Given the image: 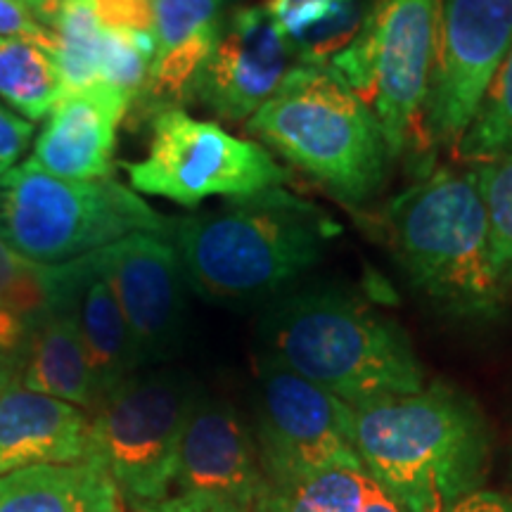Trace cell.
Masks as SVG:
<instances>
[{"label": "cell", "instance_id": "4", "mask_svg": "<svg viewBox=\"0 0 512 512\" xmlns=\"http://www.w3.org/2000/svg\"><path fill=\"white\" fill-rule=\"evenodd\" d=\"M384 226L411 283L441 311L467 320H494L505 311L510 299L491 264L477 166L432 169L389 200Z\"/></svg>", "mask_w": 512, "mask_h": 512}, {"label": "cell", "instance_id": "19", "mask_svg": "<svg viewBox=\"0 0 512 512\" xmlns=\"http://www.w3.org/2000/svg\"><path fill=\"white\" fill-rule=\"evenodd\" d=\"M121 496L98 460L34 465L0 477V512H119Z\"/></svg>", "mask_w": 512, "mask_h": 512}, {"label": "cell", "instance_id": "28", "mask_svg": "<svg viewBox=\"0 0 512 512\" xmlns=\"http://www.w3.org/2000/svg\"><path fill=\"white\" fill-rule=\"evenodd\" d=\"M223 3L226 0H155V57L214 24Z\"/></svg>", "mask_w": 512, "mask_h": 512}, {"label": "cell", "instance_id": "35", "mask_svg": "<svg viewBox=\"0 0 512 512\" xmlns=\"http://www.w3.org/2000/svg\"><path fill=\"white\" fill-rule=\"evenodd\" d=\"M17 3H22L24 8L38 19V22H43L46 27H50V24L55 22L57 12L62 10V5L67 3V0H17Z\"/></svg>", "mask_w": 512, "mask_h": 512}, {"label": "cell", "instance_id": "11", "mask_svg": "<svg viewBox=\"0 0 512 512\" xmlns=\"http://www.w3.org/2000/svg\"><path fill=\"white\" fill-rule=\"evenodd\" d=\"M437 43L425 133L430 150L453 152L512 43V0H434Z\"/></svg>", "mask_w": 512, "mask_h": 512}, {"label": "cell", "instance_id": "6", "mask_svg": "<svg viewBox=\"0 0 512 512\" xmlns=\"http://www.w3.org/2000/svg\"><path fill=\"white\" fill-rule=\"evenodd\" d=\"M171 223L112 178L67 181L31 162L0 176V238L41 266H62L133 233H169Z\"/></svg>", "mask_w": 512, "mask_h": 512}, {"label": "cell", "instance_id": "21", "mask_svg": "<svg viewBox=\"0 0 512 512\" xmlns=\"http://www.w3.org/2000/svg\"><path fill=\"white\" fill-rule=\"evenodd\" d=\"M252 512H403L366 470L337 467L268 482Z\"/></svg>", "mask_w": 512, "mask_h": 512}, {"label": "cell", "instance_id": "36", "mask_svg": "<svg viewBox=\"0 0 512 512\" xmlns=\"http://www.w3.org/2000/svg\"><path fill=\"white\" fill-rule=\"evenodd\" d=\"M15 380H17V366H15V363L0 361V396H3L5 389H8Z\"/></svg>", "mask_w": 512, "mask_h": 512}, {"label": "cell", "instance_id": "32", "mask_svg": "<svg viewBox=\"0 0 512 512\" xmlns=\"http://www.w3.org/2000/svg\"><path fill=\"white\" fill-rule=\"evenodd\" d=\"M31 325L15 313L0 309V361L15 363L19 368L24 347H27Z\"/></svg>", "mask_w": 512, "mask_h": 512}, {"label": "cell", "instance_id": "10", "mask_svg": "<svg viewBox=\"0 0 512 512\" xmlns=\"http://www.w3.org/2000/svg\"><path fill=\"white\" fill-rule=\"evenodd\" d=\"M254 439L268 482L337 467L363 470L354 444V408L264 358L256 382Z\"/></svg>", "mask_w": 512, "mask_h": 512}, {"label": "cell", "instance_id": "22", "mask_svg": "<svg viewBox=\"0 0 512 512\" xmlns=\"http://www.w3.org/2000/svg\"><path fill=\"white\" fill-rule=\"evenodd\" d=\"M64 95L53 53L29 38H0V102L24 119L48 117Z\"/></svg>", "mask_w": 512, "mask_h": 512}, {"label": "cell", "instance_id": "13", "mask_svg": "<svg viewBox=\"0 0 512 512\" xmlns=\"http://www.w3.org/2000/svg\"><path fill=\"white\" fill-rule=\"evenodd\" d=\"M297 64L264 5H245L223 24L195 95L216 117L247 124L280 91Z\"/></svg>", "mask_w": 512, "mask_h": 512}, {"label": "cell", "instance_id": "38", "mask_svg": "<svg viewBox=\"0 0 512 512\" xmlns=\"http://www.w3.org/2000/svg\"><path fill=\"white\" fill-rule=\"evenodd\" d=\"M119 512H124V510H119Z\"/></svg>", "mask_w": 512, "mask_h": 512}, {"label": "cell", "instance_id": "29", "mask_svg": "<svg viewBox=\"0 0 512 512\" xmlns=\"http://www.w3.org/2000/svg\"><path fill=\"white\" fill-rule=\"evenodd\" d=\"M91 8L107 31L152 34L155 29V0H91Z\"/></svg>", "mask_w": 512, "mask_h": 512}, {"label": "cell", "instance_id": "16", "mask_svg": "<svg viewBox=\"0 0 512 512\" xmlns=\"http://www.w3.org/2000/svg\"><path fill=\"white\" fill-rule=\"evenodd\" d=\"M55 306L72 318L79 332L98 399L143 370L136 342L95 252L55 266Z\"/></svg>", "mask_w": 512, "mask_h": 512}, {"label": "cell", "instance_id": "15", "mask_svg": "<svg viewBox=\"0 0 512 512\" xmlns=\"http://www.w3.org/2000/svg\"><path fill=\"white\" fill-rule=\"evenodd\" d=\"M131 100L107 83L64 93L34 143V162L50 176L67 181L110 178L117 128Z\"/></svg>", "mask_w": 512, "mask_h": 512}, {"label": "cell", "instance_id": "17", "mask_svg": "<svg viewBox=\"0 0 512 512\" xmlns=\"http://www.w3.org/2000/svg\"><path fill=\"white\" fill-rule=\"evenodd\" d=\"M83 460H91V413L12 382L0 396V477Z\"/></svg>", "mask_w": 512, "mask_h": 512}, {"label": "cell", "instance_id": "20", "mask_svg": "<svg viewBox=\"0 0 512 512\" xmlns=\"http://www.w3.org/2000/svg\"><path fill=\"white\" fill-rule=\"evenodd\" d=\"M375 0H264L299 64L325 67L358 36Z\"/></svg>", "mask_w": 512, "mask_h": 512}, {"label": "cell", "instance_id": "30", "mask_svg": "<svg viewBox=\"0 0 512 512\" xmlns=\"http://www.w3.org/2000/svg\"><path fill=\"white\" fill-rule=\"evenodd\" d=\"M0 38H29L53 53V29L31 15L17 0H0Z\"/></svg>", "mask_w": 512, "mask_h": 512}, {"label": "cell", "instance_id": "2", "mask_svg": "<svg viewBox=\"0 0 512 512\" xmlns=\"http://www.w3.org/2000/svg\"><path fill=\"white\" fill-rule=\"evenodd\" d=\"M363 470L403 512H451L482 491L491 432L477 401L448 382L354 408Z\"/></svg>", "mask_w": 512, "mask_h": 512}, {"label": "cell", "instance_id": "26", "mask_svg": "<svg viewBox=\"0 0 512 512\" xmlns=\"http://www.w3.org/2000/svg\"><path fill=\"white\" fill-rule=\"evenodd\" d=\"M489 216L491 264L503 292L512 297V157L477 166Z\"/></svg>", "mask_w": 512, "mask_h": 512}, {"label": "cell", "instance_id": "34", "mask_svg": "<svg viewBox=\"0 0 512 512\" xmlns=\"http://www.w3.org/2000/svg\"><path fill=\"white\" fill-rule=\"evenodd\" d=\"M451 512H512V494L477 491L460 501Z\"/></svg>", "mask_w": 512, "mask_h": 512}, {"label": "cell", "instance_id": "14", "mask_svg": "<svg viewBox=\"0 0 512 512\" xmlns=\"http://www.w3.org/2000/svg\"><path fill=\"white\" fill-rule=\"evenodd\" d=\"M266 486L256 439L238 408L219 396L197 394L178 446L176 494L219 498L252 512Z\"/></svg>", "mask_w": 512, "mask_h": 512}, {"label": "cell", "instance_id": "37", "mask_svg": "<svg viewBox=\"0 0 512 512\" xmlns=\"http://www.w3.org/2000/svg\"><path fill=\"white\" fill-rule=\"evenodd\" d=\"M10 169V166H5V164H0V176H3L5 174V171H8Z\"/></svg>", "mask_w": 512, "mask_h": 512}, {"label": "cell", "instance_id": "8", "mask_svg": "<svg viewBox=\"0 0 512 512\" xmlns=\"http://www.w3.org/2000/svg\"><path fill=\"white\" fill-rule=\"evenodd\" d=\"M202 389L174 368H143L91 411V460L105 467L121 501L140 512L174 491L178 446Z\"/></svg>", "mask_w": 512, "mask_h": 512}, {"label": "cell", "instance_id": "9", "mask_svg": "<svg viewBox=\"0 0 512 512\" xmlns=\"http://www.w3.org/2000/svg\"><path fill=\"white\" fill-rule=\"evenodd\" d=\"M133 192L197 207L207 197H247L283 188L290 171L256 140L238 138L216 121L190 117L181 107L162 110L140 162L126 164Z\"/></svg>", "mask_w": 512, "mask_h": 512}, {"label": "cell", "instance_id": "31", "mask_svg": "<svg viewBox=\"0 0 512 512\" xmlns=\"http://www.w3.org/2000/svg\"><path fill=\"white\" fill-rule=\"evenodd\" d=\"M34 138V124L0 102V164L12 166Z\"/></svg>", "mask_w": 512, "mask_h": 512}, {"label": "cell", "instance_id": "3", "mask_svg": "<svg viewBox=\"0 0 512 512\" xmlns=\"http://www.w3.org/2000/svg\"><path fill=\"white\" fill-rule=\"evenodd\" d=\"M261 356L349 403L413 394L425 373L406 330L337 285L283 292L259 320Z\"/></svg>", "mask_w": 512, "mask_h": 512}, {"label": "cell", "instance_id": "27", "mask_svg": "<svg viewBox=\"0 0 512 512\" xmlns=\"http://www.w3.org/2000/svg\"><path fill=\"white\" fill-rule=\"evenodd\" d=\"M155 34L136 31H107L102 38L100 81L117 88L128 100L138 98L143 91L150 64L155 60Z\"/></svg>", "mask_w": 512, "mask_h": 512}, {"label": "cell", "instance_id": "18", "mask_svg": "<svg viewBox=\"0 0 512 512\" xmlns=\"http://www.w3.org/2000/svg\"><path fill=\"white\" fill-rule=\"evenodd\" d=\"M17 382L27 392L67 401L88 413L98 406V387L79 332L60 306L31 325Z\"/></svg>", "mask_w": 512, "mask_h": 512}, {"label": "cell", "instance_id": "25", "mask_svg": "<svg viewBox=\"0 0 512 512\" xmlns=\"http://www.w3.org/2000/svg\"><path fill=\"white\" fill-rule=\"evenodd\" d=\"M55 306V266H41L17 254L0 238V309L29 325Z\"/></svg>", "mask_w": 512, "mask_h": 512}, {"label": "cell", "instance_id": "1", "mask_svg": "<svg viewBox=\"0 0 512 512\" xmlns=\"http://www.w3.org/2000/svg\"><path fill=\"white\" fill-rule=\"evenodd\" d=\"M339 226L316 204L268 188L176 219L169 228L185 285L219 306L268 304L323 259Z\"/></svg>", "mask_w": 512, "mask_h": 512}, {"label": "cell", "instance_id": "7", "mask_svg": "<svg viewBox=\"0 0 512 512\" xmlns=\"http://www.w3.org/2000/svg\"><path fill=\"white\" fill-rule=\"evenodd\" d=\"M434 43V0H375L358 36L325 64L373 114L392 159L430 150L422 119Z\"/></svg>", "mask_w": 512, "mask_h": 512}, {"label": "cell", "instance_id": "12", "mask_svg": "<svg viewBox=\"0 0 512 512\" xmlns=\"http://www.w3.org/2000/svg\"><path fill=\"white\" fill-rule=\"evenodd\" d=\"M95 259L110 280L143 368L176 356L188 285L174 242L162 233H133L98 249Z\"/></svg>", "mask_w": 512, "mask_h": 512}, {"label": "cell", "instance_id": "33", "mask_svg": "<svg viewBox=\"0 0 512 512\" xmlns=\"http://www.w3.org/2000/svg\"><path fill=\"white\" fill-rule=\"evenodd\" d=\"M140 512H245L235 505L226 501H219V498L209 496H195V494H171L164 501H159L150 508Z\"/></svg>", "mask_w": 512, "mask_h": 512}, {"label": "cell", "instance_id": "5", "mask_svg": "<svg viewBox=\"0 0 512 512\" xmlns=\"http://www.w3.org/2000/svg\"><path fill=\"white\" fill-rule=\"evenodd\" d=\"M245 128L347 204L373 200L394 162L368 107L325 67L297 64Z\"/></svg>", "mask_w": 512, "mask_h": 512}, {"label": "cell", "instance_id": "24", "mask_svg": "<svg viewBox=\"0 0 512 512\" xmlns=\"http://www.w3.org/2000/svg\"><path fill=\"white\" fill-rule=\"evenodd\" d=\"M50 29L55 38L53 57L64 93L86 91L100 83L105 29L95 19L91 0H67Z\"/></svg>", "mask_w": 512, "mask_h": 512}, {"label": "cell", "instance_id": "23", "mask_svg": "<svg viewBox=\"0 0 512 512\" xmlns=\"http://www.w3.org/2000/svg\"><path fill=\"white\" fill-rule=\"evenodd\" d=\"M451 157L456 164L467 166L496 164L512 157V43Z\"/></svg>", "mask_w": 512, "mask_h": 512}]
</instances>
